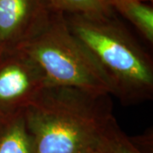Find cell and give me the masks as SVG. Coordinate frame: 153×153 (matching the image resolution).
<instances>
[{
	"label": "cell",
	"mask_w": 153,
	"mask_h": 153,
	"mask_svg": "<svg viewBox=\"0 0 153 153\" xmlns=\"http://www.w3.org/2000/svg\"><path fill=\"white\" fill-rule=\"evenodd\" d=\"M140 1H143V2H147V1H152V0H140Z\"/></svg>",
	"instance_id": "cell-10"
},
{
	"label": "cell",
	"mask_w": 153,
	"mask_h": 153,
	"mask_svg": "<svg viewBox=\"0 0 153 153\" xmlns=\"http://www.w3.org/2000/svg\"><path fill=\"white\" fill-rule=\"evenodd\" d=\"M109 96L47 85L24 110L33 153H92L114 117Z\"/></svg>",
	"instance_id": "cell-1"
},
{
	"label": "cell",
	"mask_w": 153,
	"mask_h": 153,
	"mask_svg": "<svg viewBox=\"0 0 153 153\" xmlns=\"http://www.w3.org/2000/svg\"><path fill=\"white\" fill-rule=\"evenodd\" d=\"M0 55H1V53H0Z\"/></svg>",
	"instance_id": "cell-11"
},
{
	"label": "cell",
	"mask_w": 153,
	"mask_h": 153,
	"mask_svg": "<svg viewBox=\"0 0 153 153\" xmlns=\"http://www.w3.org/2000/svg\"><path fill=\"white\" fill-rule=\"evenodd\" d=\"M113 6L137 28L149 44H153V10L140 0H109Z\"/></svg>",
	"instance_id": "cell-7"
},
{
	"label": "cell",
	"mask_w": 153,
	"mask_h": 153,
	"mask_svg": "<svg viewBox=\"0 0 153 153\" xmlns=\"http://www.w3.org/2000/svg\"><path fill=\"white\" fill-rule=\"evenodd\" d=\"M92 153L143 152L122 131L115 117H112L99 137Z\"/></svg>",
	"instance_id": "cell-8"
},
{
	"label": "cell",
	"mask_w": 153,
	"mask_h": 153,
	"mask_svg": "<svg viewBox=\"0 0 153 153\" xmlns=\"http://www.w3.org/2000/svg\"><path fill=\"white\" fill-rule=\"evenodd\" d=\"M57 10L52 0H0V53L19 49Z\"/></svg>",
	"instance_id": "cell-5"
},
{
	"label": "cell",
	"mask_w": 153,
	"mask_h": 153,
	"mask_svg": "<svg viewBox=\"0 0 153 153\" xmlns=\"http://www.w3.org/2000/svg\"><path fill=\"white\" fill-rule=\"evenodd\" d=\"M60 13L56 11L19 49L36 61L50 85L75 88L96 95L111 94L104 73L71 33Z\"/></svg>",
	"instance_id": "cell-3"
},
{
	"label": "cell",
	"mask_w": 153,
	"mask_h": 153,
	"mask_svg": "<svg viewBox=\"0 0 153 153\" xmlns=\"http://www.w3.org/2000/svg\"><path fill=\"white\" fill-rule=\"evenodd\" d=\"M54 5L60 11L90 16H108L109 0H52Z\"/></svg>",
	"instance_id": "cell-9"
},
{
	"label": "cell",
	"mask_w": 153,
	"mask_h": 153,
	"mask_svg": "<svg viewBox=\"0 0 153 153\" xmlns=\"http://www.w3.org/2000/svg\"><path fill=\"white\" fill-rule=\"evenodd\" d=\"M0 153H33L24 110L14 114L0 115Z\"/></svg>",
	"instance_id": "cell-6"
},
{
	"label": "cell",
	"mask_w": 153,
	"mask_h": 153,
	"mask_svg": "<svg viewBox=\"0 0 153 153\" xmlns=\"http://www.w3.org/2000/svg\"><path fill=\"white\" fill-rule=\"evenodd\" d=\"M66 22L104 73L111 94L128 105L152 99V58L125 29L110 19L109 15L72 14Z\"/></svg>",
	"instance_id": "cell-2"
},
{
	"label": "cell",
	"mask_w": 153,
	"mask_h": 153,
	"mask_svg": "<svg viewBox=\"0 0 153 153\" xmlns=\"http://www.w3.org/2000/svg\"><path fill=\"white\" fill-rule=\"evenodd\" d=\"M47 85L44 71L23 50L0 55V115L25 110Z\"/></svg>",
	"instance_id": "cell-4"
}]
</instances>
